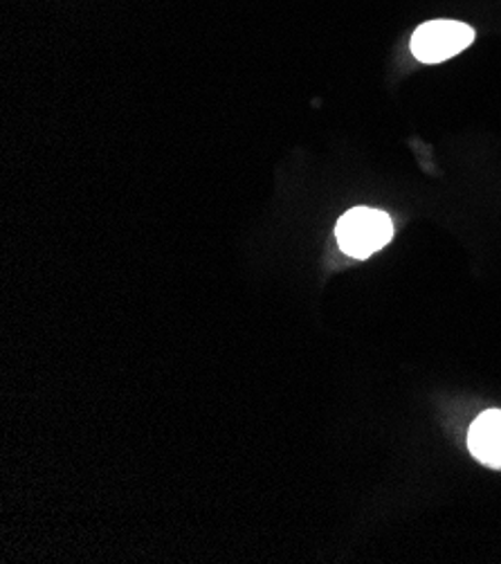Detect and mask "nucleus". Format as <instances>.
Wrapping results in <instances>:
<instances>
[{"mask_svg": "<svg viewBox=\"0 0 501 564\" xmlns=\"http://www.w3.org/2000/svg\"><path fill=\"white\" fill-rule=\"evenodd\" d=\"M475 41V30L461 21H427L412 36V52L423 64L448 62Z\"/></svg>", "mask_w": 501, "mask_h": 564, "instance_id": "nucleus-2", "label": "nucleus"}, {"mask_svg": "<svg viewBox=\"0 0 501 564\" xmlns=\"http://www.w3.org/2000/svg\"><path fill=\"white\" fill-rule=\"evenodd\" d=\"M468 449L483 466L501 470V410H488L475 419L468 432Z\"/></svg>", "mask_w": 501, "mask_h": 564, "instance_id": "nucleus-3", "label": "nucleus"}, {"mask_svg": "<svg viewBox=\"0 0 501 564\" xmlns=\"http://www.w3.org/2000/svg\"><path fill=\"white\" fill-rule=\"evenodd\" d=\"M336 237L345 254L367 259L392 241L394 223L380 209L356 207L338 220Z\"/></svg>", "mask_w": 501, "mask_h": 564, "instance_id": "nucleus-1", "label": "nucleus"}]
</instances>
